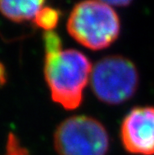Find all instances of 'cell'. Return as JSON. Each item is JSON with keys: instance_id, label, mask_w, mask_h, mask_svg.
I'll use <instances>...</instances> for the list:
<instances>
[{"instance_id": "obj_1", "label": "cell", "mask_w": 154, "mask_h": 155, "mask_svg": "<svg viewBox=\"0 0 154 155\" xmlns=\"http://www.w3.org/2000/svg\"><path fill=\"white\" fill-rule=\"evenodd\" d=\"M92 66L82 52L75 49L45 53L44 77L52 100L65 109L80 106Z\"/></svg>"}, {"instance_id": "obj_2", "label": "cell", "mask_w": 154, "mask_h": 155, "mask_svg": "<svg viewBox=\"0 0 154 155\" xmlns=\"http://www.w3.org/2000/svg\"><path fill=\"white\" fill-rule=\"evenodd\" d=\"M66 27L78 43L92 50H101L118 37L120 21L111 6L98 0H83L72 9Z\"/></svg>"}, {"instance_id": "obj_3", "label": "cell", "mask_w": 154, "mask_h": 155, "mask_svg": "<svg viewBox=\"0 0 154 155\" xmlns=\"http://www.w3.org/2000/svg\"><path fill=\"white\" fill-rule=\"evenodd\" d=\"M90 79L95 96L111 105L128 101L135 95L139 86L136 66L120 55H109L97 61Z\"/></svg>"}, {"instance_id": "obj_4", "label": "cell", "mask_w": 154, "mask_h": 155, "mask_svg": "<svg viewBox=\"0 0 154 155\" xmlns=\"http://www.w3.org/2000/svg\"><path fill=\"white\" fill-rule=\"evenodd\" d=\"M53 141L58 155H106L109 149V135L104 125L85 115L61 122Z\"/></svg>"}, {"instance_id": "obj_5", "label": "cell", "mask_w": 154, "mask_h": 155, "mask_svg": "<svg viewBox=\"0 0 154 155\" xmlns=\"http://www.w3.org/2000/svg\"><path fill=\"white\" fill-rule=\"evenodd\" d=\"M120 139L127 152L154 155V107L132 108L121 123Z\"/></svg>"}, {"instance_id": "obj_6", "label": "cell", "mask_w": 154, "mask_h": 155, "mask_svg": "<svg viewBox=\"0 0 154 155\" xmlns=\"http://www.w3.org/2000/svg\"><path fill=\"white\" fill-rule=\"evenodd\" d=\"M45 0H0V12L14 22L34 19L43 8Z\"/></svg>"}, {"instance_id": "obj_7", "label": "cell", "mask_w": 154, "mask_h": 155, "mask_svg": "<svg viewBox=\"0 0 154 155\" xmlns=\"http://www.w3.org/2000/svg\"><path fill=\"white\" fill-rule=\"evenodd\" d=\"M60 12L52 7H43L34 18V23L37 27L45 31H53L59 21Z\"/></svg>"}, {"instance_id": "obj_8", "label": "cell", "mask_w": 154, "mask_h": 155, "mask_svg": "<svg viewBox=\"0 0 154 155\" xmlns=\"http://www.w3.org/2000/svg\"><path fill=\"white\" fill-rule=\"evenodd\" d=\"M45 53H54L62 50V42L56 32L45 31L43 34Z\"/></svg>"}, {"instance_id": "obj_9", "label": "cell", "mask_w": 154, "mask_h": 155, "mask_svg": "<svg viewBox=\"0 0 154 155\" xmlns=\"http://www.w3.org/2000/svg\"><path fill=\"white\" fill-rule=\"evenodd\" d=\"M2 155H29V153L27 149L20 144L17 137L13 133H10L6 142L5 151Z\"/></svg>"}, {"instance_id": "obj_10", "label": "cell", "mask_w": 154, "mask_h": 155, "mask_svg": "<svg viewBox=\"0 0 154 155\" xmlns=\"http://www.w3.org/2000/svg\"><path fill=\"white\" fill-rule=\"evenodd\" d=\"M98 1L105 3L109 6H119V7H121V6H127L130 4L132 0H98Z\"/></svg>"}, {"instance_id": "obj_11", "label": "cell", "mask_w": 154, "mask_h": 155, "mask_svg": "<svg viewBox=\"0 0 154 155\" xmlns=\"http://www.w3.org/2000/svg\"><path fill=\"white\" fill-rule=\"evenodd\" d=\"M5 69H4V66H3L2 63H0V84L4 83L5 81Z\"/></svg>"}]
</instances>
